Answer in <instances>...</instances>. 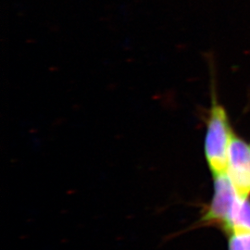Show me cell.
Returning <instances> with one entry per match:
<instances>
[{
	"mask_svg": "<svg viewBox=\"0 0 250 250\" xmlns=\"http://www.w3.org/2000/svg\"><path fill=\"white\" fill-rule=\"evenodd\" d=\"M233 135L228 113L224 106L218 102L213 93L207 120L204 141L206 161L212 176L226 172Z\"/></svg>",
	"mask_w": 250,
	"mask_h": 250,
	"instance_id": "1",
	"label": "cell"
},
{
	"mask_svg": "<svg viewBox=\"0 0 250 250\" xmlns=\"http://www.w3.org/2000/svg\"><path fill=\"white\" fill-rule=\"evenodd\" d=\"M238 196L250 199V143L238 137H232L229 149L226 172Z\"/></svg>",
	"mask_w": 250,
	"mask_h": 250,
	"instance_id": "2",
	"label": "cell"
},
{
	"mask_svg": "<svg viewBox=\"0 0 250 250\" xmlns=\"http://www.w3.org/2000/svg\"><path fill=\"white\" fill-rule=\"evenodd\" d=\"M228 250H250V232L229 235Z\"/></svg>",
	"mask_w": 250,
	"mask_h": 250,
	"instance_id": "3",
	"label": "cell"
}]
</instances>
